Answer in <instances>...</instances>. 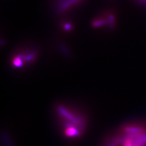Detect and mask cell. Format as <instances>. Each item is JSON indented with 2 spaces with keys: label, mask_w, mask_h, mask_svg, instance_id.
<instances>
[{
  "label": "cell",
  "mask_w": 146,
  "mask_h": 146,
  "mask_svg": "<svg viewBox=\"0 0 146 146\" xmlns=\"http://www.w3.org/2000/svg\"><path fill=\"white\" fill-rule=\"evenodd\" d=\"M57 113L62 122L64 136L69 139H77L83 135L86 126L83 115L63 106L57 107Z\"/></svg>",
  "instance_id": "obj_1"
},
{
  "label": "cell",
  "mask_w": 146,
  "mask_h": 146,
  "mask_svg": "<svg viewBox=\"0 0 146 146\" xmlns=\"http://www.w3.org/2000/svg\"><path fill=\"white\" fill-rule=\"evenodd\" d=\"M123 131L126 133H139L144 131L143 128L139 126H127L123 129Z\"/></svg>",
  "instance_id": "obj_2"
},
{
  "label": "cell",
  "mask_w": 146,
  "mask_h": 146,
  "mask_svg": "<svg viewBox=\"0 0 146 146\" xmlns=\"http://www.w3.org/2000/svg\"><path fill=\"white\" fill-rule=\"evenodd\" d=\"M133 146H146V144H138V145H135Z\"/></svg>",
  "instance_id": "obj_3"
}]
</instances>
